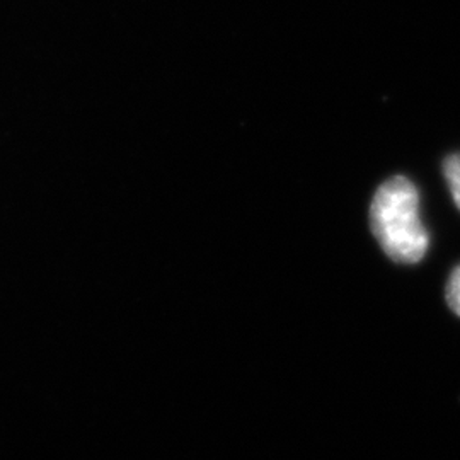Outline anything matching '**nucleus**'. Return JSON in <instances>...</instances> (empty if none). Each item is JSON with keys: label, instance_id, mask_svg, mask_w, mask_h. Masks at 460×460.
<instances>
[{"label": "nucleus", "instance_id": "1", "mask_svg": "<svg viewBox=\"0 0 460 460\" xmlns=\"http://www.w3.org/2000/svg\"><path fill=\"white\" fill-rule=\"evenodd\" d=\"M370 224L378 244L397 263H418L427 254L429 237L420 220V193L408 178L395 176L378 188Z\"/></svg>", "mask_w": 460, "mask_h": 460}, {"label": "nucleus", "instance_id": "3", "mask_svg": "<svg viewBox=\"0 0 460 460\" xmlns=\"http://www.w3.org/2000/svg\"><path fill=\"white\" fill-rule=\"evenodd\" d=\"M447 302L454 313L460 315V266L454 270L447 285Z\"/></svg>", "mask_w": 460, "mask_h": 460}, {"label": "nucleus", "instance_id": "2", "mask_svg": "<svg viewBox=\"0 0 460 460\" xmlns=\"http://www.w3.org/2000/svg\"><path fill=\"white\" fill-rule=\"evenodd\" d=\"M444 172L448 186H450L452 197H454L457 207L460 208V154L450 155V157L445 159Z\"/></svg>", "mask_w": 460, "mask_h": 460}]
</instances>
